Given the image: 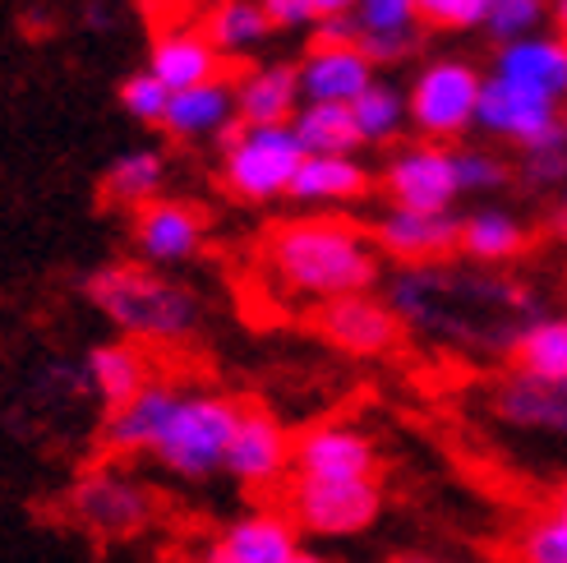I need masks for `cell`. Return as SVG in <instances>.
<instances>
[{
  "label": "cell",
  "mask_w": 567,
  "mask_h": 563,
  "mask_svg": "<svg viewBox=\"0 0 567 563\" xmlns=\"http://www.w3.org/2000/svg\"><path fill=\"white\" fill-rule=\"evenodd\" d=\"M396 563H430V559H396Z\"/></svg>",
  "instance_id": "ee69618b"
},
{
  "label": "cell",
  "mask_w": 567,
  "mask_h": 563,
  "mask_svg": "<svg viewBox=\"0 0 567 563\" xmlns=\"http://www.w3.org/2000/svg\"><path fill=\"white\" fill-rule=\"evenodd\" d=\"M315 328H319V337L328 347L347 351V356H360V360L396 351V342H402V332H406L402 319H396V309L374 291L323 300L315 309Z\"/></svg>",
  "instance_id": "9c48e42d"
},
{
  "label": "cell",
  "mask_w": 567,
  "mask_h": 563,
  "mask_svg": "<svg viewBox=\"0 0 567 563\" xmlns=\"http://www.w3.org/2000/svg\"><path fill=\"white\" fill-rule=\"evenodd\" d=\"M351 116H355V130H360V144H392V139L411 125L406 93L392 89V83H383V79H374L370 89L351 102Z\"/></svg>",
  "instance_id": "4dcf8cb0"
},
{
  "label": "cell",
  "mask_w": 567,
  "mask_h": 563,
  "mask_svg": "<svg viewBox=\"0 0 567 563\" xmlns=\"http://www.w3.org/2000/svg\"><path fill=\"white\" fill-rule=\"evenodd\" d=\"M221 190L240 204L287 199L305 162V149L291 125H245L236 121L221 139Z\"/></svg>",
  "instance_id": "277c9868"
},
{
  "label": "cell",
  "mask_w": 567,
  "mask_h": 563,
  "mask_svg": "<svg viewBox=\"0 0 567 563\" xmlns=\"http://www.w3.org/2000/svg\"><path fill=\"white\" fill-rule=\"evenodd\" d=\"M522 176L535 190H549V185H567V121L563 130H554L545 144H535L522 153Z\"/></svg>",
  "instance_id": "d590c367"
},
{
  "label": "cell",
  "mask_w": 567,
  "mask_h": 563,
  "mask_svg": "<svg viewBox=\"0 0 567 563\" xmlns=\"http://www.w3.org/2000/svg\"><path fill=\"white\" fill-rule=\"evenodd\" d=\"M370 190H374V176L355 153L351 157H305L287 199L309 204V208H342V204H360Z\"/></svg>",
  "instance_id": "603a6c76"
},
{
  "label": "cell",
  "mask_w": 567,
  "mask_h": 563,
  "mask_svg": "<svg viewBox=\"0 0 567 563\" xmlns=\"http://www.w3.org/2000/svg\"><path fill=\"white\" fill-rule=\"evenodd\" d=\"M309 10H315V19L323 23V19H342V14H351V10H355V0H309Z\"/></svg>",
  "instance_id": "f35d334b"
},
{
  "label": "cell",
  "mask_w": 567,
  "mask_h": 563,
  "mask_svg": "<svg viewBox=\"0 0 567 563\" xmlns=\"http://www.w3.org/2000/svg\"><path fill=\"white\" fill-rule=\"evenodd\" d=\"M287 563H332V559H323L319 550H305V545H300V550H296V554H291Z\"/></svg>",
  "instance_id": "b9f144b4"
},
{
  "label": "cell",
  "mask_w": 567,
  "mask_h": 563,
  "mask_svg": "<svg viewBox=\"0 0 567 563\" xmlns=\"http://www.w3.org/2000/svg\"><path fill=\"white\" fill-rule=\"evenodd\" d=\"M351 23H355L360 51L370 55L374 65L402 61V55H411L415 42H420L415 0H355Z\"/></svg>",
  "instance_id": "44dd1931"
},
{
  "label": "cell",
  "mask_w": 567,
  "mask_h": 563,
  "mask_svg": "<svg viewBox=\"0 0 567 563\" xmlns=\"http://www.w3.org/2000/svg\"><path fill=\"white\" fill-rule=\"evenodd\" d=\"M83 375H89V392L111 411V407H125L130 398H138L157 375H153V360L148 351L130 342V337H116V342H97L89 356H83Z\"/></svg>",
  "instance_id": "ffe728a7"
},
{
  "label": "cell",
  "mask_w": 567,
  "mask_h": 563,
  "mask_svg": "<svg viewBox=\"0 0 567 563\" xmlns=\"http://www.w3.org/2000/svg\"><path fill=\"white\" fill-rule=\"evenodd\" d=\"M208 42L221 51V55H245L254 47H264L272 23L264 14L259 0H217L208 10V23H204Z\"/></svg>",
  "instance_id": "f546056e"
},
{
  "label": "cell",
  "mask_w": 567,
  "mask_h": 563,
  "mask_svg": "<svg viewBox=\"0 0 567 563\" xmlns=\"http://www.w3.org/2000/svg\"><path fill=\"white\" fill-rule=\"evenodd\" d=\"M494 74L563 106L567 102V38L530 33L517 42H503L494 55Z\"/></svg>",
  "instance_id": "ac0fdd59"
},
{
  "label": "cell",
  "mask_w": 567,
  "mask_h": 563,
  "mask_svg": "<svg viewBox=\"0 0 567 563\" xmlns=\"http://www.w3.org/2000/svg\"><path fill=\"white\" fill-rule=\"evenodd\" d=\"M554 222H558V232L567 236V185H563V194H558V213H554Z\"/></svg>",
  "instance_id": "7bdbcfd3"
},
{
  "label": "cell",
  "mask_w": 567,
  "mask_h": 563,
  "mask_svg": "<svg viewBox=\"0 0 567 563\" xmlns=\"http://www.w3.org/2000/svg\"><path fill=\"white\" fill-rule=\"evenodd\" d=\"M264 264L281 291L323 305L337 296L374 291L379 245L370 232L342 217H291L268 232Z\"/></svg>",
  "instance_id": "6da1fadb"
},
{
  "label": "cell",
  "mask_w": 567,
  "mask_h": 563,
  "mask_svg": "<svg viewBox=\"0 0 567 563\" xmlns=\"http://www.w3.org/2000/svg\"><path fill=\"white\" fill-rule=\"evenodd\" d=\"M70 518L97 541H134L144 536L157 518V499L148 485H138L121 467H93L83 471L65 494Z\"/></svg>",
  "instance_id": "5b68a950"
},
{
  "label": "cell",
  "mask_w": 567,
  "mask_h": 563,
  "mask_svg": "<svg viewBox=\"0 0 567 563\" xmlns=\"http://www.w3.org/2000/svg\"><path fill=\"white\" fill-rule=\"evenodd\" d=\"M291 475H305V481H379V448L355 426H309L291 439Z\"/></svg>",
  "instance_id": "7c38bea8"
},
{
  "label": "cell",
  "mask_w": 567,
  "mask_h": 563,
  "mask_svg": "<svg viewBox=\"0 0 567 563\" xmlns=\"http://www.w3.org/2000/svg\"><path fill=\"white\" fill-rule=\"evenodd\" d=\"M480 89H485V74L466 61H430L406 93V116L411 125L447 144V139H462L466 130H475V111H480Z\"/></svg>",
  "instance_id": "52a82bcc"
},
{
  "label": "cell",
  "mask_w": 567,
  "mask_h": 563,
  "mask_svg": "<svg viewBox=\"0 0 567 563\" xmlns=\"http://www.w3.org/2000/svg\"><path fill=\"white\" fill-rule=\"evenodd\" d=\"M563 106L522 89V83H507L498 74L485 79V89H480V111H475V130H485L494 139H507L513 149H535L545 144L554 130H563Z\"/></svg>",
  "instance_id": "8fae6325"
},
{
  "label": "cell",
  "mask_w": 567,
  "mask_h": 563,
  "mask_svg": "<svg viewBox=\"0 0 567 563\" xmlns=\"http://www.w3.org/2000/svg\"><path fill=\"white\" fill-rule=\"evenodd\" d=\"M162 185H166V157L157 149H130L102 172V199L111 208L138 213L144 204L162 199Z\"/></svg>",
  "instance_id": "4316f807"
},
{
  "label": "cell",
  "mask_w": 567,
  "mask_h": 563,
  "mask_svg": "<svg viewBox=\"0 0 567 563\" xmlns=\"http://www.w3.org/2000/svg\"><path fill=\"white\" fill-rule=\"evenodd\" d=\"M485 10H489V0H415L420 23L447 28V33H462V28H485Z\"/></svg>",
  "instance_id": "8d00e7d4"
},
{
  "label": "cell",
  "mask_w": 567,
  "mask_h": 563,
  "mask_svg": "<svg viewBox=\"0 0 567 563\" xmlns=\"http://www.w3.org/2000/svg\"><path fill=\"white\" fill-rule=\"evenodd\" d=\"M121 111L138 125H162L166 106H172V89L153 74V70H134L125 83H121Z\"/></svg>",
  "instance_id": "836d02e7"
},
{
  "label": "cell",
  "mask_w": 567,
  "mask_h": 563,
  "mask_svg": "<svg viewBox=\"0 0 567 563\" xmlns=\"http://www.w3.org/2000/svg\"><path fill=\"white\" fill-rule=\"evenodd\" d=\"M549 19L558 28V38H567V0H549Z\"/></svg>",
  "instance_id": "60d3db41"
},
{
  "label": "cell",
  "mask_w": 567,
  "mask_h": 563,
  "mask_svg": "<svg viewBox=\"0 0 567 563\" xmlns=\"http://www.w3.org/2000/svg\"><path fill=\"white\" fill-rule=\"evenodd\" d=\"M291 130L300 139L305 157H351L364 149L351 106H342V102H305L296 111Z\"/></svg>",
  "instance_id": "f1b7e54d"
},
{
  "label": "cell",
  "mask_w": 567,
  "mask_h": 563,
  "mask_svg": "<svg viewBox=\"0 0 567 563\" xmlns=\"http://www.w3.org/2000/svg\"><path fill=\"white\" fill-rule=\"evenodd\" d=\"M489 407L513 430L567 439V379H530V375L507 370L494 383Z\"/></svg>",
  "instance_id": "9a60e30c"
},
{
  "label": "cell",
  "mask_w": 567,
  "mask_h": 563,
  "mask_svg": "<svg viewBox=\"0 0 567 563\" xmlns=\"http://www.w3.org/2000/svg\"><path fill=\"white\" fill-rule=\"evenodd\" d=\"M452 157H457L462 194H494V190H503L507 181H513V166L489 149H452Z\"/></svg>",
  "instance_id": "e575fe53"
},
{
  "label": "cell",
  "mask_w": 567,
  "mask_h": 563,
  "mask_svg": "<svg viewBox=\"0 0 567 563\" xmlns=\"http://www.w3.org/2000/svg\"><path fill=\"white\" fill-rule=\"evenodd\" d=\"M383 513L379 481H305L291 475L287 518L296 531H309L315 541H351L364 536Z\"/></svg>",
  "instance_id": "8992f818"
},
{
  "label": "cell",
  "mask_w": 567,
  "mask_h": 563,
  "mask_svg": "<svg viewBox=\"0 0 567 563\" xmlns=\"http://www.w3.org/2000/svg\"><path fill=\"white\" fill-rule=\"evenodd\" d=\"M462 217L457 213H415V208H392L374 222V245L379 255L396 259L402 268H424L443 264L457 255Z\"/></svg>",
  "instance_id": "4fadbf2b"
},
{
  "label": "cell",
  "mask_w": 567,
  "mask_h": 563,
  "mask_svg": "<svg viewBox=\"0 0 567 563\" xmlns=\"http://www.w3.org/2000/svg\"><path fill=\"white\" fill-rule=\"evenodd\" d=\"M530 245V232L517 213L507 208H475L462 217V236H457V255H466L480 268H503L517 264Z\"/></svg>",
  "instance_id": "d4e9b609"
},
{
  "label": "cell",
  "mask_w": 567,
  "mask_h": 563,
  "mask_svg": "<svg viewBox=\"0 0 567 563\" xmlns=\"http://www.w3.org/2000/svg\"><path fill=\"white\" fill-rule=\"evenodd\" d=\"M264 14L272 28H309V23H319L315 10H309V0H259Z\"/></svg>",
  "instance_id": "74e56055"
},
{
  "label": "cell",
  "mask_w": 567,
  "mask_h": 563,
  "mask_svg": "<svg viewBox=\"0 0 567 563\" xmlns=\"http://www.w3.org/2000/svg\"><path fill=\"white\" fill-rule=\"evenodd\" d=\"M383 194L392 208H415V213H452L462 199L457 185V157L447 144H406L396 149L383 166Z\"/></svg>",
  "instance_id": "ba28073f"
},
{
  "label": "cell",
  "mask_w": 567,
  "mask_h": 563,
  "mask_svg": "<svg viewBox=\"0 0 567 563\" xmlns=\"http://www.w3.org/2000/svg\"><path fill=\"white\" fill-rule=\"evenodd\" d=\"M226 475L245 490H272L291 475V434L259 407H245L236 439L226 448Z\"/></svg>",
  "instance_id": "5bb4252c"
},
{
  "label": "cell",
  "mask_w": 567,
  "mask_h": 563,
  "mask_svg": "<svg viewBox=\"0 0 567 563\" xmlns=\"http://www.w3.org/2000/svg\"><path fill=\"white\" fill-rule=\"evenodd\" d=\"M305 102H342L351 106L374 83V61L360 51V42H315L296 65Z\"/></svg>",
  "instance_id": "2e32d148"
},
{
  "label": "cell",
  "mask_w": 567,
  "mask_h": 563,
  "mask_svg": "<svg viewBox=\"0 0 567 563\" xmlns=\"http://www.w3.org/2000/svg\"><path fill=\"white\" fill-rule=\"evenodd\" d=\"M245 416V402L231 392L213 388H181L162 430L153 439V462L181 481H208L226 471V448L236 439V426Z\"/></svg>",
  "instance_id": "3957f363"
},
{
  "label": "cell",
  "mask_w": 567,
  "mask_h": 563,
  "mask_svg": "<svg viewBox=\"0 0 567 563\" xmlns=\"http://www.w3.org/2000/svg\"><path fill=\"white\" fill-rule=\"evenodd\" d=\"M83 296L111 328L138 347H181L204 324V305L185 282L148 264H106L89 273Z\"/></svg>",
  "instance_id": "7a4b0ae2"
},
{
  "label": "cell",
  "mask_w": 567,
  "mask_h": 563,
  "mask_svg": "<svg viewBox=\"0 0 567 563\" xmlns=\"http://www.w3.org/2000/svg\"><path fill=\"white\" fill-rule=\"evenodd\" d=\"M130 240L138 264L148 268H181L198 259V249L208 240V217L185 199H153L138 213H130Z\"/></svg>",
  "instance_id": "30bf717a"
},
{
  "label": "cell",
  "mask_w": 567,
  "mask_h": 563,
  "mask_svg": "<svg viewBox=\"0 0 567 563\" xmlns=\"http://www.w3.org/2000/svg\"><path fill=\"white\" fill-rule=\"evenodd\" d=\"M198 563H240V559H236V554H231V550H226V545H221V541H213V545H208V550H204V559H198Z\"/></svg>",
  "instance_id": "ab89813d"
},
{
  "label": "cell",
  "mask_w": 567,
  "mask_h": 563,
  "mask_svg": "<svg viewBox=\"0 0 567 563\" xmlns=\"http://www.w3.org/2000/svg\"><path fill=\"white\" fill-rule=\"evenodd\" d=\"M545 19H549V0H489V10H485V28L498 47L540 33Z\"/></svg>",
  "instance_id": "d6a6232c"
},
{
  "label": "cell",
  "mask_w": 567,
  "mask_h": 563,
  "mask_svg": "<svg viewBox=\"0 0 567 563\" xmlns=\"http://www.w3.org/2000/svg\"><path fill=\"white\" fill-rule=\"evenodd\" d=\"M176 383L172 379H153L138 398H130L125 407H111L106 420H102V448H106V458H116V462H130V458H148L153 453V439L162 430V420L166 411H172L176 402Z\"/></svg>",
  "instance_id": "e0dca14e"
},
{
  "label": "cell",
  "mask_w": 567,
  "mask_h": 563,
  "mask_svg": "<svg viewBox=\"0 0 567 563\" xmlns=\"http://www.w3.org/2000/svg\"><path fill=\"white\" fill-rule=\"evenodd\" d=\"M507 360L530 379H567V315L526 319L507 342Z\"/></svg>",
  "instance_id": "83f0119b"
},
{
  "label": "cell",
  "mask_w": 567,
  "mask_h": 563,
  "mask_svg": "<svg viewBox=\"0 0 567 563\" xmlns=\"http://www.w3.org/2000/svg\"><path fill=\"white\" fill-rule=\"evenodd\" d=\"M517 563H567V485L517 531Z\"/></svg>",
  "instance_id": "1f68e13d"
},
{
  "label": "cell",
  "mask_w": 567,
  "mask_h": 563,
  "mask_svg": "<svg viewBox=\"0 0 567 563\" xmlns=\"http://www.w3.org/2000/svg\"><path fill=\"white\" fill-rule=\"evenodd\" d=\"M305 106L296 65H254L236 79V116L245 125H291Z\"/></svg>",
  "instance_id": "7402d4cb"
},
{
  "label": "cell",
  "mask_w": 567,
  "mask_h": 563,
  "mask_svg": "<svg viewBox=\"0 0 567 563\" xmlns=\"http://www.w3.org/2000/svg\"><path fill=\"white\" fill-rule=\"evenodd\" d=\"M166 89L181 93V89H194V83H208V79H221V51L208 42L204 28H172L162 33L148 51V65Z\"/></svg>",
  "instance_id": "cb8c5ba5"
},
{
  "label": "cell",
  "mask_w": 567,
  "mask_h": 563,
  "mask_svg": "<svg viewBox=\"0 0 567 563\" xmlns=\"http://www.w3.org/2000/svg\"><path fill=\"white\" fill-rule=\"evenodd\" d=\"M217 541L231 550L240 563H287L300 550V531H296V522L287 513L254 509V513H240Z\"/></svg>",
  "instance_id": "484cf974"
},
{
  "label": "cell",
  "mask_w": 567,
  "mask_h": 563,
  "mask_svg": "<svg viewBox=\"0 0 567 563\" xmlns=\"http://www.w3.org/2000/svg\"><path fill=\"white\" fill-rule=\"evenodd\" d=\"M240 116H236V83L231 79H208L194 89L172 93V106L162 116V130L181 139V144H204V139H221Z\"/></svg>",
  "instance_id": "d6986e66"
}]
</instances>
